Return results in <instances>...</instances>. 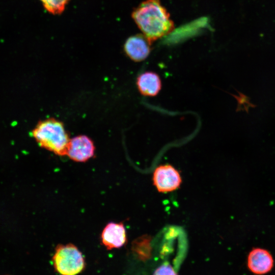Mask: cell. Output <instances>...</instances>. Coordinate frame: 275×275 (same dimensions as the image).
<instances>
[{
	"label": "cell",
	"instance_id": "cell-2",
	"mask_svg": "<svg viewBox=\"0 0 275 275\" xmlns=\"http://www.w3.org/2000/svg\"><path fill=\"white\" fill-rule=\"evenodd\" d=\"M32 135L40 147L58 155H67L70 139L60 120L50 118L39 121Z\"/></svg>",
	"mask_w": 275,
	"mask_h": 275
},
{
	"label": "cell",
	"instance_id": "cell-12",
	"mask_svg": "<svg viewBox=\"0 0 275 275\" xmlns=\"http://www.w3.org/2000/svg\"><path fill=\"white\" fill-rule=\"evenodd\" d=\"M153 275H177L169 265H162L158 268Z\"/></svg>",
	"mask_w": 275,
	"mask_h": 275
},
{
	"label": "cell",
	"instance_id": "cell-3",
	"mask_svg": "<svg viewBox=\"0 0 275 275\" xmlns=\"http://www.w3.org/2000/svg\"><path fill=\"white\" fill-rule=\"evenodd\" d=\"M52 261L56 270L61 275H76L85 265L81 253L73 244L58 245Z\"/></svg>",
	"mask_w": 275,
	"mask_h": 275
},
{
	"label": "cell",
	"instance_id": "cell-6",
	"mask_svg": "<svg viewBox=\"0 0 275 275\" xmlns=\"http://www.w3.org/2000/svg\"><path fill=\"white\" fill-rule=\"evenodd\" d=\"M95 146L92 140L85 135L76 136L70 140L67 155L77 162H85L94 154Z\"/></svg>",
	"mask_w": 275,
	"mask_h": 275
},
{
	"label": "cell",
	"instance_id": "cell-1",
	"mask_svg": "<svg viewBox=\"0 0 275 275\" xmlns=\"http://www.w3.org/2000/svg\"><path fill=\"white\" fill-rule=\"evenodd\" d=\"M140 30L151 42L169 34L174 28L170 14L159 0H146L132 12Z\"/></svg>",
	"mask_w": 275,
	"mask_h": 275
},
{
	"label": "cell",
	"instance_id": "cell-10",
	"mask_svg": "<svg viewBox=\"0 0 275 275\" xmlns=\"http://www.w3.org/2000/svg\"><path fill=\"white\" fill-rule=\"evenodd\" d=\"M44 9L52 15H60L70 0H40Z\"/></svg>",
	"mask_w": 275,
	"mask_h": 275
},
{
	"label": "cell",
	"instance_id": "cell-11",
	"mask_svg": "<svg viewBox=\"0 0 275 275\" xmlns=\"http://www.w3.org/2000/svg\"><path fill=\"white\" fill-rule=\"evenodd\" d=\"M239 95H233L238 102L237 111L244 109L248 111L249 107H254L255 106L250 102L249 98L244 94L238 92Z\"/></svg>",
	"mask_w": 275,
	"mask_h": 275
},
{
	"label": "cell",
	"instance_id": "cell-8",
	"mask_svg": "<svg viewBox=\"0 0 275 275\" xmlns=\"http://www.w3.org/2000/svg\"><path fill=\"white\" fill-rule=\"evenodd\" d=\"M101 241L107 250L120 248L127 240L126 231L123 223L111 222L104 228Z\"/></svg>",
	"mask_w": 275,
	"mask_h": 275
},
{
	"label": "cell",
	"instance_id": "cell-9",
	"mask_svg": "<svg viewBox=\"0 0 275 275\" xmlns=\"http://www.w3.org/2000/svg\"><path fill=\"white\" fill-rule=\"evenodd\" d=\"M136 86L142 95L153 97L160 91L161 81L158 74L153 71H146L138 76Z\"/></svg>",
	"mask_w": 275,
	"mask_h": 275
},
{
	"label": "cell",
	"instance_id": "cell-7",
	"mask_svg": "<svg viewBox=\"0 0 275 275\" xmlns=\"http://www.w3.org/2000/svg\"><path fill=\"white\" fill-rule=\"evenodd\" d=\"M151 43L144 34H136L127 39L124 44V50L131 60L141 62L150 54Z\"/></svg>",
	"mask_w": 275,
	"mask_h": 275
},
{
	"label": "cell",
	"instance_id": "cell-4",
	"mask_svg": "<svg viewBox=\"0 0 275 275\" xmlns=\"http://www.w3.org/2000/svg\"><path fill=\"white\" fill-rule=\"evenodd\" d=\"M153 183L161 193L172 192L179 188L182 183L179 172L170 164L159 165L154 170Z\"/></svg>",
	"mask_w": 275,
	"mask_h": 275
},
{
	"label": "cell",
	"instance_id": "cell-5",
	"mask_svg": "<svg viewBox=\"0 0 275 275\" xmlns=\"http://www.w3.org/2000/svg\"><path fill=\"white\" fill-rule=\"evenodd\" d=\"M274 260L267 250L261 248H253L247 258V266L249 270L256 275H263L272 269Z\"/></svg>",
	"mask_w": 275,
	"mask_h": 275
}]
</instances>
